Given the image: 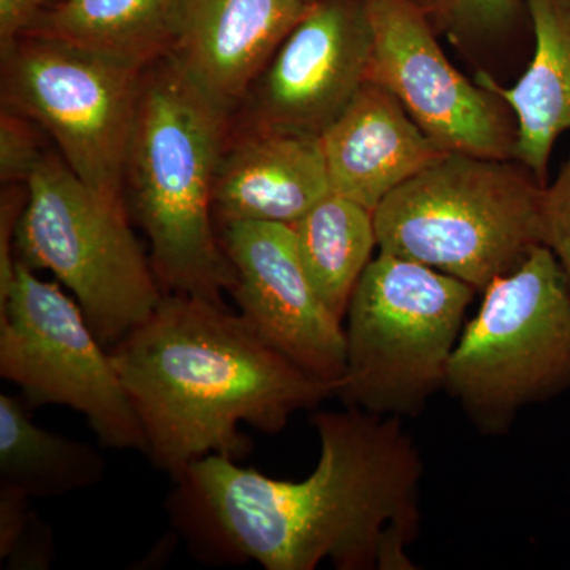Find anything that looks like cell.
Listing matches in <instances>:
<instances>
[{
    "label": "cell",
    "mask_w": 570,
    "mask_h": 570,
    "mask_svg": "<svg viewBox=\"0 0 570 570\" xmlns=\"http://www.w3.org/2000/svg\"><path fill=\"white\" fill-rule=\"evenodd\" d=\"M330 194L321 135L249 124L220 157L214 220L292 225Z\"/></svg>",
    "instance_id": "obj_14"
},
{
    "label": "cell",
    "mask_w": 570,
    "mask_h": 570,
    "mask_svg": "<svg viewBox=\"0 0 570 570\" xmlns=\"http://www.w3.org/2000/svg\"><path fill=\"white\" fill-rule=\"evenodd\" d=\"M0 376L20 385L31 406L58 404L85 415L104 448L146 455L145 431L77 299L17 261L0 305Z\"/></svg>",
    "instance_id": "obj_9"
},
{
    "label": "cell",
    "mask_w": 570,
    "mask_h": 570,
    "mask_svg": "<svg viewBox=\"0 0 570 570\" xmlns=\"http://www.w3.org/2000/svg\"><path fill=\"white\" fill-rule=\"evenodd\" d=\"M321 140L332 193L373 213L401 184L448 154L420 129L395 94L370 80Z\"/></svg>",
    "instance_id": "obj_15"
},
{
    "label": "cell",
    "mask_w": 570,
    "mask_h": 570,
    "mask_svg": "<svg viewBox=\"0 0 570 570\" xmlns=\"http://www.w3.org/2000/svg\"><path fill=\"white\" fill-rule=\"evenodd\" d=\"M50 0H0V50L2 55L31 31Z\"/></svg>",
    "instance_id": "obj_24"
},
{
    "label": "cell",
    "mask_w": 570,
    "mask_h": 570,
    "mask_svg": "<svg viewBox=\"0 0 570 570\" xmlns=\"http://www.w3.org/2000/svg\"><path fill=\"white\" fill-rule=\"evenodd\" d=\"M220 242L243 318L266 344L336 393L346 374V332L314 291L291 225L228 224Z\"/></svg>",
    "instance_id": "obj_11"
},
{
    "label": "cell",
    "mask_w": 570,
    "mask_h": 570,
    "mask_svg": "<svg viewBox=\"0 0 570 570\" xmlns=\"http://www.w3.org/2000/svg\"><path fill=\"white\" fill-rule=\"evenodd\" d=\"M31 498L0 485V561L13 549L14 542L20 538L22 528L28 523L32 510H29Z\"/></svg>",
    "instance_id": "obj_25"
},
{
    "label": "cell",
    "mask_w": 570,
    "mask_h": 570,
    "mask_svg": "<svg viewBox=\"0 0 570 570\" xmlns=\"http://www.w3.org/2000/svg\"><path fill=\"white\" fill-rule=\"evenodd\" d=\"M307 9L303 0H178L165 58L232 115Z\"/></svg>",
    "instance_id": "obj_13"
},
{
    "label": "cell",
    "mask_w": 570,
    "mask_h": 570,
    "mask_svg": "<svg viewBox=\"0 0 570 570\" xmlns=\"http://www.w3.org/2000/svg\"><path fill=\"white\" fill-rule=\"evenodd\" d=\"M543 245L557 255L570 287V154L542 198Z\"/></svg>",
    "instance_id": "obj_22"
},
{
    "label": "cell",
    "mask_w": 570,
    "mask_h": 570,
    "mask_svg": "<svg viewBox=\"0 0 570 570\" xmlns=\"http://www.w3.org/2000/svg\"><path fill=\"white\" fill-rule=\"evenodd\" d=\"M303 2L307 3V6H313V3L324 2V0H303Z\"/></svg>",
    "instance_id": "obj_27"
},
{
    "label": "cell",
    "mask_w": 570,
    "mask_h": 570,
    "mask_svg": "<svg viewBox=\"0 0 570 570\" xmlns=\"http://www.w3.org/2000/svg\"><path fill=\"white\" fill-rule=\"evenodd\" d=\"M178 0H61L26 36L148 67L164 58Z\"/></svg>",
    "instance_id": "obj_17"
},
{
    "label": "cell",
    "mask_w": 570,
    "mask_h": 570,
    "mask_svg": "<svg viewBox=\"0 0 570 570\" xmlns=\"http://www.w3.org/2000/svg\"><path fill=\"white\" fill-rule=\"evenodd\" d=\"M14 258L69 288L105 347L156 309L165 292L130 227L129 206L96 193L48 151L29 176Z\"/></svg>",
    "instance_id": "obj_7"
},
{
    "label": "cell",
    "mask_w": 570,
    "mask_h": 570,
    "mask_svg": "<svg viewBox=\"0 0 570 570\" xmlns=\"http://www.w3.org/2000/svg\"><path fill=\"white\" fill-rule=\"evenodd\" d=\"M371 55L366 0L313 3L254 82L249 124L322 135L367 81Z\"/></svg>",
    "instance_id": "obj_12"
},
{
    "label": "cell",
    "mask_w": 570,
    "mask_h": 570,
    "mask_svg": "<svg viewBox=\"0 0 570 570\" xmlns=\"http://www.w3.org/2000/svg\"><path fill=\"white\" fill-rule=\"evenodd\" d=\"M373 55L367 80L397 97L420 129L445 153L513 159L517 121L497 92L461 75L412 0H366Z\"/></svg>",
    "instance_id": "obj_10"
},
{
    "label": "cell",
    "mask_w": 570,
    "mask_h": 570,
    "mask_svg": "<svg viewBox=\"0 0 570 570\" xmlns=\"http://www.w3.org/2000/svg\"><path fill=\"white\" fill-rule=\"evenodd\" d=\"M110 355L145 431L146 455L171 480L204 456L245 460L242 423L276 434L295 412L335 395L242 314L197 296L165 294Z\"/></svg>",
    "instance_id": "obj_2"
},
{
    "label": "cell",
    "mask_w": 570,
    "mask_h": 570,
    "mask_svg": "<svg viewBox=\"0 0 570 570\" xmlns=\"http://www.w3.org/2000/svg\"><path fill=\"white\" fill-rule=\"evenodd\" d=\"M105 471L99 450L43 430L21 400L0 395V485L31 499L58 498L91 489Z\"/></svg>",
    "instance_id": "obj_18"
},
{
    "label": "cell",
    "mask_w": 570,
    "mask_h": 570,
    "mask_svg": "<svg viewBox=\"0 0 570 570\" xmlns=\"http://www.w3.org/2000/svg\"><path fill=\"white\" fill-rule=\"evenodd\" d=\"M52 558H55L52 530L36 512H32L13 549L7 554L6 560L0 562L10 570H47L51 568Z\"/></svg>",
    "instance_id": "obj_23"
},
{
    "label": "cell",
    "mask_w": 570,
    "mask_h": 570,
    "mask_svg": "<svg viewBox=\"0 0 570 570\" xmlns=\"http://www.w3.org/2000/svg\"><path fill=\"white\" fill-rule=\"evenodd\" d=\"M527 13L524 0H441L438 26L455 39L501 36Z\"/></svg>",
    "instance_id": "obj_20"
},
{
    "label": "cell",
    "mask_w": 570,
    "mask_h": 570,
    "mask_svg": "<svg viewBox=\"0 0 570 570\" xmlns=\"http://www.w3.org/2000/svg\"><path fill=\"white\" fill-rule=\"evenodd\" d=\"M412 2L419 6L420 9L425 10L431 18H434L436 17L439 2H441V0H412Z\"/></svg>",
    "instance_id": "obj_26"
},
{
    "label": "cell",
    "mask_w": 570,
    "mask_h": 570,
    "mask_svg": "<svg viewBox=\"0 0 570 570\" xmlns=\"http://www.w3.org/2000/svg\"><path fill=\"white\" fill-rule=\"evenodd\" d=\"M534 56L512 88L480 71L475 81L497 92L517 121L513 159L547 186L551 151L570 130V0H524Z\"/></svg>",
    "instance_id": "obj_16"
},
{
    "label": "cell",
    "mask_w": 570,
    "mask_h": 570,
    "mask_svg": "<svg viewBox=\"0 0 570 570\" xmlns=\"http://www.w3.org/2000/svg\"><path fill=\"white\" fill-rule=\"evenodd\" d=\"M3 108L39 124L71 171L126 204L127 160L146 67L45 37L2 55Z\"/></svg>",
    "instance_id": "obj_8"
},
{
    "label": "cell",
    "mask_w": 570,
    "mask_h": 570,
    "mask_svg": "<svg viewBox=\"0 0 570 570\" xmlns=\"http://www.w3.org/2000/svg\"><path fill=\"white\" fill-rule=\"evenodd\" d=\"M475 288L431 266L379 253L347 307L346 374L335 395L381 417H417L445 389Z\"/></svg>",
    "instance_id": "obj_5"
},
{
    "label": "cell",
    "mask_w": 570,
    "mask_h": 570,
    "mask_svg": "<svg viewBox=\"0 0 570 570\" xmlns=\"http://www.w3.org/2000/svg\"><path fill=\"white\" fill-rule=\"evenodd\" d=\"M230 116L160 58L142 73L127 160L130 216L148 235L165 294L225 305L235 273L214 220V186Z\"/></svg>",
    "instance_id": "obj_3"
},
{
    "label": "cell",
    "mask_w": 570,
    "mask_h": 570,
    "mask_svg": "<svg viewBox=\"0 0 570 570\" xmlns=\"http://www.w3.org/2000/svg\"><path fill=\"white\" fill-rule=\"evenodd\" d=\"M45 130L28 116L3 108L0 118V178L3 184H26L47 149Z\"/></svg>",
    "instance_id": "obj_21"
},
{
    "label": "cell",
    "mask_w": 570,
    "mask_h": 570,
    "mask_svg": "<svg viewBox=\"0 0 570 570\" xmlns=\"http://www.w3.org/2000/svg\"><path fill=\"white\" fill-rule=\"evenodd\" d=\"M570 389V287L549 246L483 291L445 389L480 431L504 434L521 409Z\"/></svg>",
    "instance_id": "obj_6"
},
{
    "label": "cell",
    "mask_w": 570,
    "mask_h": 570,
    "mask_svg": "<svg viewBox=\"0 0 570 570\" xmlns=\"http://www.w3.org/2000/svg\"><path fill=\"white\" fill-rule=\"evenodd\" d=\"M546 187L515 159L444 154L374 209L379 253L483 292L543 245Z\"/></svg>",
    "instance_id": "obj_4"
},
{
    "label": "cell",
    "mask_w": 570,
    "mask_h": 570,
    "mask_svg": "<svg viewBox=\"0 0 570 570\" xmlns=\"http://www.w3.org/2000/svg\"><path fill=\"white\" fill-rule=\"evenodd\" d=\"M291 227L314 291L330 313L343 321L377 247L373 212L332 193Z\"/></svg>",
    "instance_id": "obj_19"
},
{
    "label": "cell",
    "mask_w": 570,
    "mask_h": 570,
    "mask_svg": "<svg viewBox=\"0 0 570 570\" xmlns=\"http://www.w3.org/2000/svg\"><path fill=\"white\" fill-rule=\"evenodd\" d=\"M317 466L268 478L223 455L195 460L167 499L171 527L208 566L266 570H414L423 461L401 419L362 409L316 412Z\"/></svg>",
    "instance_id": "obj_1"
}]
</instances>
